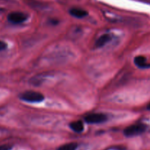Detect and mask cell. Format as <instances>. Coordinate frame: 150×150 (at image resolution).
Segmentation results:
<instances>
[{"mask_svg":"<svg viewBox=\"0 0 150 150\" xmlns=\"http://www.w3.org/2000/svg\"><path fill=\"white\" fill-rule=\"evenodd\" d=\"M44 95L35 91H26L20 95V99L25 102L40 103L44 100Z\"/></svg>","mask_w":150,"mask_h":150,"instance_id":"obj_1","label":"cell"},{"mask_svg":"<svg viewBox=\"0 0 150 150\" xmlns=\"http://www.w3.org/2000/svg\"><path fill=\"white\" fill-rule=\"evenodd\" d=\"M146 125L139 123V124H135L126 127L124 130V134L127 137H133V136H136L142 134L146 131Z\"/></svg>","mask_w":150,"mask_h":150,"instance_id":"obj_2","label":"cell"},{"mask_svg":"<svg viewBox=\"0 0 150 150\" xmlns=\"http://www.w3.org/2000/svg\"><path fill=\"white\" fill-rule=\"evenodd\" d=\"M84 120L89 124H100L105 122L108 120V117L105 114L102 113H94L86 116Z\"/></svg>","mask_w":150,"mask_h":150,"instance_id":"obj_3","label":"cell"},{"mask_svg":"<svg viewBox=\"0 0 150 150\" xmlns=\"http://www.w3.org/2000/svg\"><path fill=\"white\" fill-rule=\"evenodd\" d=\"M7 19L13 23H21L27 19V16L21 12H13L7 16Z\"/></svg>","mask_w":150,"mask_h":150,"instance_id":"obj_4","label":"cell"},{"mask_svg":"<svg viewBox=\"0 0 150 150\" xmlns=\"http://www.w3.org/2000/svg\"><path fill=\"white\" fill-rule=\"evenodd\" d=\"M134 63L138 67L142 69H147L150 67V64L147 62L146 59L142 56H138L134 59Z\"/></svg>","mask_w":150,"mask_h":150,"instance_id":"obj_5","label":"cell"},{"mask_svg":"<svg viewBox=\"0 0 150 150\" xmlns=\"http://www.w3.org/2000/svg\"><path fill=\"white\" fill-rule=\"evenodd\" d=\"M70 14L73 17L77 18H82L86 17L88 15V13L87 11L83 10V9L73 7L70 10Z\"/></svg>","mask_w":150,"mask_h":150,"instance_id":"obj_6","label":"cell"},{"mask_svg":"<svg viewBox=\"0 0 150 150\" xmlns=\"http://www.w3.org/2000/svg\"><path fill=\"white\" fill-rule=\"evenodd\" d=\"M111 36H110V35H108V34L103 35L102 36L100 37L98 39V40H97L96 46L98 47V48L103 47L105 44H107L110 40H111Z\"/></svg>","mask_w":150,"mask_h":150,"instance_id":"obj_7","label":"cell"},{"mask_svg":"<svg viewBox=\"0 0 150 150\" xmlns=\"http://www.w3.org/2000/svg\"><path fill=\"white\" fill-rule=\"evenodd\" d=\"M70 127L76 133H81L84 129L83 123L81 120L79 121L73 122L70 124Z\"/></svg>","mask_w":150,"mask_h":150,"instance_id":"obj_8","label":"cell"},{"mask_svg":"<svg viewBox=\"0 0 150 150\" xmlns=\"http://www.w3.org/2000/svg\"><path fill=\"white\" fill-rule=\"evenodd\" d=\"M78 147V144L76 142H71V143L65 144L62 145L57 150H76Z\"/></svg>","mask_w":150,"mask_h":150,"instance_id":"obj_9","label":"cell"},{"mask_svg":"<svg viewBox=\"0 0 150 150\" xmlns=\"http://www.w3.org/2000/svg\"><path fill=\"white\" fill-rule=\"evenodd\" d=\"M13 146L10 144H4L0 146V150H11Z\"/></svg>","mask_w":150,"mask_h":150,"instance_id":"obj_10","label":"cell"},{"mask_svg":"<svg viewBox=\"0 0 150 150\" xmlns=\"http://www.w3.org/2000/svg\"><path fill=\"white\" fill-rule=\"evenodd\" d=\"M7 45L5 43V42L0 40V51L5 50L6 48H7Z\"/></svg>","mask_w":150,"mask_h":150,"instance_id":"obj_11","label":"cell"},{"mask_svg":"<svg viewBox=\"0 0 150 150\" xmlns=\"http://www.w3.org/2000/svg\"><path fill=\"white\" fill-rule=\"evenodd\" d=\"M147 109L149 110V111H150V103L149 104V105H148V106H147Z\"/></svg>","mask_w":150,"mask_h":150,"instance_id":"obj_12","label":"cell"}]
</instances>
